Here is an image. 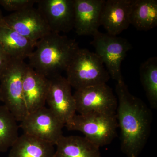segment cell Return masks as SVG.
<instances>
[{"label": "cell", "instance_id": "1", "mask_svg": "<svg viewBox=\"0 0 157 157\" xmlns=\"http://www.w3.org/2000/svg\"><path fill=\"white\" fill-rule=\"evenodd\" d=\"M115 91L121 150L128 157H138L149 137L152 113L142 100L129 92L124 81L117 83Z\"/></svg>", "mask_w": 157, "mask_h": 157}, {"label": "cell", "instance_id": "2", "mask_svg": "<svg viewBox=\"0 0 157 157\" xmlns=\"http://www.w3.org/2000/svg\"><path fill=\"white\" fill-rule=\"evenodd\" d=\"M80 48L76 40L50 33L36 43L28 58L29 65L48 78L66 71Z\"/></svg>", "mask_w": 157, "mask_h": 157}, {"label": "cell", "instance_id": "3", "mask_svg": "<svg viewBox=\"0 0 157 157\" xmlns=\"http://www.w3.org/2000/svg\"><path fill=\"white\" fill-rule=\"evenodd\" d=\"M66 72V78L76 90L107 83L110 77L100 58L86 48L78 49Z\"/></svg>", "mask_w": 157, "mask_h": 157}, {"label": "cell", "instance_id": "4", "mask_svg": "<svg viewBox=\"0 0 157 157\" xmlns=\"http://www.w3.org/2000/svg\"><path fill=\"white\" fill-rule=\"evenodd\" d=\"M69 131H78L99 147L111 143L117 136V114L100 113L75 114L65 124Z\"/></svg>", "mask_w": 157, "mask_h": 157}, {"label": "cell", "instance_id": "5", "mask_svg": "<svg viewBox=\"0 0 157 157\" xmlns=\"http://www.w3.org/2000/svg\"><path fill=\"white\" fill-rule=\"evenodd\" d=\"M27 66L24 60L11 59L9 67L0 78L2 102L17 122H21L28 114L23 92Z\"/></svg>", "mask_w": 157, "mask_h": 157}, {"label": "cell", "instance_id": "6", "mask_svg": "<svg viewBox=\"0 0 157 157\" xmlns=\"http://www.w3.org/2000/svg\"><path fill=\"white\" fill-rule=\"evenodd\" d=\"M90 44L107 67L110 77L118 82L124 81L121 65L127 52L132 48L128 40L98 31L93 36Z\"/></svg>", "mask_w": 157, "mask_h": 157}, {"label": "cell", "instance_id": "7", "mask_svg": "<svg viewBox=\"0 0 157 157\" xmlns=\"http://www.w3.org/2000/svg\"><path fill=\"white\" fill-rule=\"evenodd\" d=\"M76 111L82 114L90 113H116L117 98L107 83L76 90L73 94Z\"/></svg>", "mask_w": 157, "mask_h": 157}, {"label": "cell", "instance_id": "8", "mask_svg": "<svg viewBox=\"0 0 157 157\" xmlns=\"http://www.w3.org/2000/svg\"><path fill=\"white\" fill-rule=\"evenodd\" d=\"M19 128L24 134L37 137L55 145L63 136L65 125L48 108L43 107L29 113L21 122Z\"/></svg>", "mask_w": 157, "mask_h": 157}, {"label": "cell", "instance_id": "9", "mask_svg": "<svg viewBox=\"0 0 157 157\" xmlns=\"http://www.w3.org/2000/svg\"><path fill=\"white\" fill-rule=\"evenodd\" d=\"M1 26L12 29L35 42L51 33L42 14L34 7L4 16Z\"/></svg>", "mask_w": 157, "mask_h": 157}, {"label": "cell", "instance_id": "10", "mask_svg": "<svg viewBox=\"0 0 157 157\" xmlns=\"http://www.w3.org/2000/svg\"><path fill=\"white\" fill-rule=\"evenodd\" d=\"M37 3L51 33H69L74 29V0H38Z\"/></svg>", "mask_w": 157, "mask_h": 157}, {"label": "cell", "instance_id": "11", "mask_svg": "<svg viewBox=\"0 0 157 157\" xmlns=\"http://www.w3.org/2000/svg\"><path fill=\"white\" fill-rule=\"evenodd\" d=\"M46 103L48 108L65 124L76 114L75 101L71 86L61 75L48 78Z\"/></svg>", "mask_w": 157, "mask_h": 157}, {"label": "cell", "instance_id": "12", "mask_svg": "<svg viewBox=\"0 0 157 157\" xmlns=\"http://www.w3.org/2000/svg\"><path fill=\"white\" fill-rule=\"evenodd\" d=\"M105 0H74V29L78 36H93L101 26Z\"/></svg>", "mask_w": 157, "mask_h": 157}, {"label": "cell", "instance_id": "13", "mask_svg": "<svg viewBox=\"0 0 157 157\" xmlns=\"http://www.w3.org/2000/svg\"><path fill=\"white\" fill-rule=\"evenodd\" d=\"M133 0H105L101 17V25L107 34L117 36L128 28Z\"/></svg>", "mask_w": 157, "mask_h": 157}, {"label": "cell", "instance_id": "14", "mask_svg": "<svg viewBox=\"0 0 157 157\" xmlns=\"http://www.w3.org/2000/svg\"><path fill=\"white\" fill-rule=\"evenodd\" d=\"M48 83V78L27 64L24 76L23 92L28 114L45 107Z\"/></svg>", "mask_w": 157, "mask_h": 157}, {"label": "cell", "instance_id": "15", "mask_svg": "<svg viewBox=\"0 0 157 157\" xmlns=\"http://www.w3.org/2000/svg\"><path fill=\"white\" fill-rule=\"evenodd\" d=\"M55 145V157H101L100 147L85 137L63 135Z\"/></svg>", "mask_w": 157, "mask_h": 157}, {"label": "cell", "instance_id": "16", "mask_svg": "<svg viewBox=\"0 0 157 157\" xmlns=\"http://www.w3.org/2000/svg\"><path fill=\"white\" fill-rule=\"evenodd\" d=\"M54 146L50 142L23 134L10 148L8 157H55Z\"/></svg>", "mask_w": 157, "mask_h": 157}, {"label": "cell", "instance_id": "17", "mask_svg": "<svg viewBox=\"0 0 157 157\" xmlns=\"http://www.w3.org/2000/svg\"><path fill=\"white\" fill-rule=\"evenodd\" d=\"M36 42L12 29L0 26V46L11 59L24 61L28 59L35 49Z\"/></svg>", "mask_w": 157, "mask_h": 157}, {"label": "cell", "instance_id": "18", "mask_svg": "<svg viewBox=\"0 0 157 157\" xmlns=\"http://www.w3.org/2000/svg\"><path fill=\"white\" fill-rule=\"evenodd\" d=\"M130 23L139 31H147L156 27L157 0H133Z\"/></svg>", "mask_w": 157, "mask_h": 157}, {"label": "cell", "instance_id": "19", "mask_svg": "<svg viewBox=\"0 0 157 157\" xmlns=\"http://www.w3.org/2000/svg\"><path fill=\"white\" fill-rule=\"evenodd\" d=\"M140 80L150 105L157 108V58L152 57L143 62L139 68Z\"/></svg>", "mask_w": 157, "mask_h": 157}, {"label": "cell", "instance_id": "20", "mask_svg": "<svg viewBox=\"0 0 157 157\" xmlns=\"http://www.w3.org/2000/svg\"><path fill=\"white\" fill-rule=\"evenodd\" d=\"M17 122L5 105L0 106V153L8 151L19 137Z\"/></svg>", "mask_w": 157, "mask_h": 157}, {"label": "cell", "instance_id": "21", "mask_svg": "<svg viewBox=\"0 0 157 157\" xmlns=\"http://www.w3.org/2000/svg\"><path fill=\"white\" fill-rule=\"evenodd\" d=\"M38 0H0V6L5 10L13 12L33 7Z\"/></svg>", "mask_w": 157, "mask_h": 157}, {"label": "cell", "instance_id": "22", "mask_svg": "<svg viewBox=\"0 0 157 157\" xmlns=\"http://www.w3.org/2000/svg\"><path fill=\"white\" fill-rule=\"evenodd\" d=\"M11 59L0 46V78L9 67Z\"/></svg>", "mask_w": 157, "mask_h": 157}, {"label": "cell", "instance_id": "23", "mask_svg": "<svg viewBox=\"0 0 157 157\" xmlns=\"http://www.w3.org/2000/svg\"><path fill=\"white\" fill-rule=\"evenodd\" d=\"M4 17V16H3L2 13V11H1V9H0V26H2V24Z\"/></svg>", "mask_w": 157, "mask_h": 157}, {"label": "cell", "instance_id": "24", "mask_svg": "<svg viewBox=\"0 0 157 157\" xmlns=\"http://www.w3.org/2000/svg\"><path fill=\"white\" fill-rule=\"evenodd\" d=\"M0 101L2 102V93H1V89H0Z\"/></svg>", "mask_w": 157, "mask_h": 157}]
</instances>
